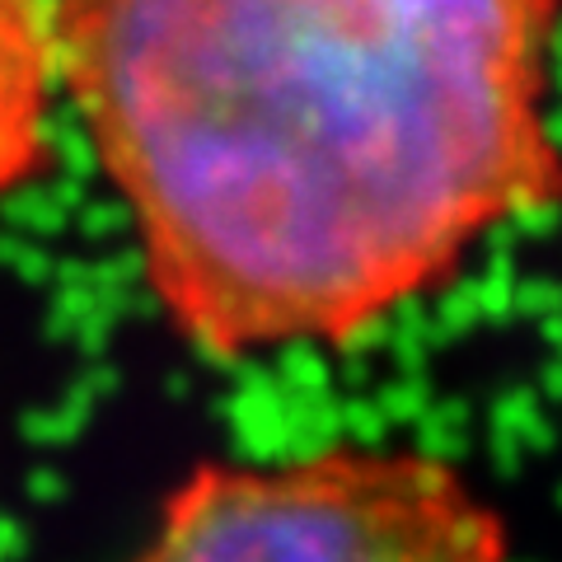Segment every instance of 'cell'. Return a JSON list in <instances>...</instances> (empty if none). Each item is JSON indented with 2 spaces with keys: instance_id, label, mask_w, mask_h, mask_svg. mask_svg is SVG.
Instances as JSON below:
<instances>
[{
  "instance_id": "1",
  "label": "cell",
  "mask_w": 562,
  "mask_h": 562,
  "mask_svg": "<svg viewBox=\"0 0 562 562\" xmlns=\"http://www.w3.org/2000/svg\"><path fill=\"white\" fill-rule=\"evenodd\" d=\"M140 268L211 361L351 347L553 202V0H57Z\"/></svg>"
},
{
  "instance_id": "2",
  "label": "cell",
  "mask_w": 562,
  "mask_h": 562,
  "mask_svg": "<svg viewBox=\"0 0 562 562\" xmlns=\"http://www.w3.org/2000/svg\"><path fill=\"white\" fill-rule=\"evenodd\" d=\"M132 562H512L497 506L408 446L198 464Z\"/></svg>"
},
{
  "instance_id": "3",
  "label": "cell",
  "mask_w": 562,
  "mask_h": 562,
  "mask_svg": "<svg viewBox=\"0 0 562 562\" xmlns=\"http://www.w3.org/2000/svg\"><path fill=\"white\" fill-rule=\"evenodd\" d=\"M57 24L47 0H0V198L20 192L52 155Z\"/></svg>"
}]
</instances>
